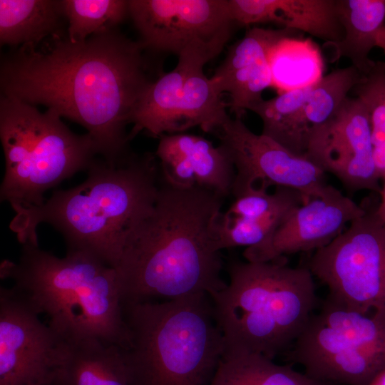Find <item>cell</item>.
<instances>
[{"mask_svg": "<svg viewBox=\"0 0 385 385\" xmlns=\"http://www.w3.org/2000/svg\"><path fill=\"white\" fill-rule=\"evenodd\" d=\"M147 53L117 29L78 42L54 35L1 58V95L45 106L83 126L98 155L115 164L133 154L126 126L157 79Z\"/></svg>", "mask_w": 385, "mask_h": 385, "instance_id": "obj_1", "label": "cell"}, {"mask_svg": "<svg viewBox=\"0 0 385 385\" xmlns=\"http://www.w3.org/2000/svg\"><path fill=\"white\" fill-rule=\"evenodd\" d=\"M224 197L160 175L150 212L131 232L116 271L123 304L222 290L217 223Z\"/></svg>", "mask_w": 385, "mask_h": 385, "instance_id": "obj_2", "label": "cell"}, {"mask_svg": "<svg viewBox=\"0 0 385 385\" xmlns=\"http://www.w3.org/2000/svg\"><path fill=\"white\" fill-rule=\"evenodd\" d=\"M159 175L150 153L115 164L95 159L84 182L16 212L10 228L21 245H38L37 226L48 223L63 236L67 252L88 253L116 269L131 232L154 205Z\"/></svg>", "mask_w": 385, "mask_h": 385, "instance_id": "obj_3", "label": "cell"}, {"mask_svg": "<svg viewBox=\"0 0 385 385\" xmlns=\"http://www.w3.org/2000/svg\"><path fill=\"white\" fill-rule=\"evenodd\" d=\"M0 277L14 287L63 340L94 337L125 349L129 332L117 271L96 257H64L27 242L18 262L4 260Z\"/></svg>", "mask_w": 385, "mask_h": 385, "instance_id": "obj_4", "label": "cell"}, {"mask_svg": "<svg viewBox=\"0 0 385 385\" xmlns=\"http://www.w3.org/2000/svg\"><path fill=\"white\" fill-rule=\"evenodd\" d=\"M229 282L210 296L225 350H245L272 359L285 354L317 306L308 267H290L284 257L269 262L230 260Z\"/></svg>", "mask_w": 385, "mask_h": 385, "instance_id": "obj_5", "label": "cell"}, {"mask_svg": "<svg viewBox=\"0 0 385 385\" xmlns=\"http://www.w3.org/2000/svg\"><path fill=\"white\" fill-rule=\"evenodd\" d=\"M133 385H210L225 344L210 297L123 304Z\"/></svg>", "mask_w": 385, "mask_h": 385, "instance_id": "obj_6", "label": "cell"}, {"mask_svg": "<svg viewBox=\"0 0 385 385\" xmlns=\"http://www.w3.org/2000/svg\"><path fill=\"white\" fill-rule=\"evenodd\" d=\"M0 138L5 156L1 201L19 212L41 205L46 191L88 170L98 154L88 133L71 131L56 111L1 95Z\"/></svg>", "mask_w": 385, "mask_h": 385, "instance_id": "obj_7", "label": "cell"}, {"mask_svg": "<svg viewBox=\"0 0 385 385\" xmlns=\"http://www.w3.org/2000/svg\"><path fill=\"white\" fill-rule=\"evenodd\" d=\"M364 314L327 298L285 353L318 381L371 385L385 372V311Z\"/></svg>", "mask_w": 385, "mask_h": 385, "instance_id": "obj_8", "label": "cell"}, {"mask_svg": "<svg viewBox=\"0 0 385 385\" xmlns=\"http://www.w3.org/2000/svg\"><path fill=\"white\" fill-rule=\"evenodd\" d=\"M307 267L333 303L364 314L385 311V227L374 210L314 252Z\"/></svg>", "mask_w": 385, "mask_h": 385, "instance_id": "obj_9", "label": "cell"}, {"mask_svg": "<svg viewBox=\"0 0 385 385\" xmlns=\"http://www.w3.org/2000/svg\"><path fill=\"white\" fill-rule=\"evenodd\" d=\"M128 8L148 52L204 64L222 52L236 26L227 0H128Z\"/></svg>", "mask_w": 385, "mask_h": 385, "instance_id": "obj_10", "label": "cell"}, {"mask_svg": "<svg viewBox=\"0 0 385 385\" xmlns=\"http://www.w3.org/2000/svg\"><path fill=\"white\" fill-rule=\"evenodd\" d=\"M204 66L195 59L178 58L172 71L158 77L138 102L129 140L143 130L160 138L196 126L215 133L230 117L228 105L212 78L204 73Z\"/></svg>", "mask_w": 385, "mask_h": 385, "instance_id": "obj_11", "label": "cell"}, {"mask_svg": "<svg viewBox=\"0 0 385 385\" xmlns=\"http://www.w3.org/2000/svg\"><path fill=\"white\" fill-rule=\"evenodd\" d=\"M235 168L232 195L235 197L257 187H284L307 200L323 197L334 190L325 173L306 156L289 151L274 140L253 133L242 118H230L215 133Z\"/></svg>", "mask_w": 385, "mask_h": 385, "instance_id": "obj_12", "label": "cell"}, {"mask_svg": "<svg viewBox=\"0 0 385 385\" xmlns=\"http://www.w3.org/2000/svg\"><path fill=\"white\" fill-rule=\"evenodd\" d=\"M305 156L349 190L381 192L369 112L356 97H347L329 120L310 131Z\"/></svg>", "mask_w": 385, "mask_h": 385, "instance_id": "obj_13", "label": "cell"}, {"mask_svg": "<svg viewBox=\"0 0 385 385\" xmlns=\"http://www.w3.org/2000/svg\"><path fill=\"white\" fill-rule=\"evenodd\" d=\"M13 287L0 288V385L52 384L63 339Z\"/></svg>", "mask_w": 385, "mask_h": 385, "instance_id": "obj_14", "label": "cell"}, {"mask_svg": "<svg viewBox=\"0 0 385 385\" xmlns=\"http://www.w3.org/2000/svg\"><path fill=\"white\" fill-rule=\"evenodd\" d=\"M366 210L338 189L311 197L293 210L260 245L243 252L246 261L269 262L298 252L317 251L330 244Z\"/></svg>", "mask_w": 385, "mask_h": 385, "instance_id": "obj_15", "label": "cell"}, {"mask_svg": "<svg viewBox=\"0 0 385 385\" xmlns=\"http://www.w3.org/2000/svg\"><path fill=\"white\" fill-rule=\"evenodd\" d=\"M289 29H265L253 26L231 45L213 76L218 91L227 93L230 112L242 118L255 103L262 100L263 91L272 87L269 54L281 39L299 36Z\"/></svg>", "mask_w": 385, "mask_h": 385, "instance_id": "obj_16", "label": "cell"}, {"mask_svg": "<svg viewBox=\"0 0 385 385\" xmlns=\"http://www.w3.org/2000/svg\"><path fill=\"white\" fill-rule=\"evenodd\" d=\"M236 26L272 23L324 41L344 37L336 0H227Z\"/></svg>", "mask_w": 385, "mask_h": 385, "instance_id": "obj_17", "label": "cell"}, {"mask_svg": "<svg viewBox=\"0 0 385 385\" xmlns=\"http://www.w3.org/2000/svg\"><path fill=\"white\" fill-rule=\"evenodd\" d=\"M53 385H133L123 348L94 337L61 343Z\"/></svg>", "mask_w": 385, "mask_h": 385, "instance_id": "obj_18", "label": "cell"}, {"mask_svg": "<svg viewBox=\"0 0 385 385\" xmlns=\"http://www.w3.org/2000/svg\"><path fill=\"white\" fill-rule=\"evenodd\" d=\"M156 150V157L181 155L190 162L197 185L225 197L232 193L235 168L231 158L220 145L188 133L163 135Z\"/></svg>", "mask_w": 385, "mask_h": 385, "instance_id": "obj_19", "label": "cell"}, {"mask_svg": "<svg viewBox=\"0 0 385 385\" xmlns=\"http://www.w3.org/2000/svg\"><path fill=\"white\" fill-rule=\"evenodd\" d=\"M338 15L344 29V37L331 44L336 58L350 60L362 75L375 64L369 55L376 46L377 34L385 24V0H336Z\"/></svg>", "mask_w": 385, "mask_h": 385, "instance_id": "obj_20", "label": "cell"}, {"mask_svg": "<svg viewBox=\"0 0 385 385\" xmlns=\"http://www.w3.org/2000/svg\"><path fill=\"white\" fill-rule=\"evenodd\" d=\"M64 19L61 0H1V45H38L64 34Z\"/></svg>", "mask_w": 385, "mask_h": 385, "instance_id": "obj_21", "label": "cell"}, {"mask_svg": "<svg viewBox=\"0 0 385 385\" xmlns=\"http://www.w3.org/2000/svg\"><path fill=\"white\" fill-rule=\"evenodd\" d=\"M313 86L262 99L250 108L262 120V135L301 156H305L310 133L304 105Z\"/></svg>", "mask_w": 385, "mask_h": 385, "instance_id": "obj_22", "label": "cell"}, {"mask_svg": "<svg viewBox=\"0 0 385 385\" xmlns=\"http://www.w3.org/2000/svg\"><path fill=\"white\" fill-rule=\"evenodd\" d=\"M210 385H332L258 353L225 350Z\"/></svg>", "mask_w": 385, "mask_h": 385, "instance_id": "obj_23", "label": "cell"}, {"mask_svg": "<svg viewBox=\"0 0 385 385\" xmlns=\"http://www.w3.org/2000/svg\"><path fill=\"white\" fill-rule=\"evenodd\" d=\"M269 62L272 87L279 93L314 85L324 76L321 49L310 38L281 39L271 49Z\"/></svg>", "mask_w": 385, "mask_h": 385, "instance_id": "obj_24", "label": "cell"}, {"mask_svg": "<svg viewBox=\"0 0 385 385\" xmlns=\"http://www.w3.org/2000/svg\"><path fill=\"white\" fill-rule=\"evenodd\" d=\"M71 41L117 29L129 16L128 0H61Z\"/></svg>", "mask_w": 385, "mask_h": 385, "instance_id": "obj_25", "label": "cell"}, {"mask_svg": "<svg viewBox=\"0 0 385 385\" xmlns=\"http://www.w3.org/2000/svg\"><path fill=\"white\" fill-rule=\"evenodd\" d=\"M362 76L354 66H350L332 71L313 86L304 105L305 118L310 131L337 113Z\"/></svg>", "mask_w": 385, "mask_h": 385, "instance_id": "obj_26", "label": "cell"}, {"mask_svg": "<svg viewBox=\"0 0 385 385\" xmlns=\"http://www.w3.org/2000/svg\"><path fill=\"white\" fill-rule=\"evenodd\" d=\"M352 91L369 112L374 160L382 180L385 178V63L376 61Z\"/></svg>", "mask_w": 385, "mask_h": 385, "instance_id": "obj_27", "label": "cell"}, {"mask_svg": "<svg viewBox=\"0 0 385 385\" xmlns=\"http://www.w3.org/2000/svg\"><path fill=\"white\" fill-rule=\"evenodd\" d=\"M299 206L286 207L259 219L234 217L222 212L217 223L218 244L220 250L242 246L247 248L260 245L277 230L293 210Z\"/></svg>", "mask_w": 385, "mask_h": 385, "instance_id": "obj_28", "label": "cell"}, {"mask_svg": "<svg viewBox=\"0 0 385 385\" xmlns=\"http://www.w3.org/2000/svg\"><path fill=\"white\" fill-rule=\"evenodd\" d=\"M382 180L383 185L381 186V192L380 193L381 202L374 211L378 218L385 227V178Z\"/></svg>", "mask_w": 385, "mask_h": 385, "instance_id": "obj_29", "label": "cell"}, {"mask_svg": "<svg viewBox=\"0 0 385 385\" xmlns=\"http://www.w3.org/2000/svg\"><path fill=\"white\" fill-rule=\"evenodd\" d=\"M376 46L381 48L385 53V24L381 27L377 34Z\"/></svg>", "mask_w": 385, "mask_h": 385, "instance_id": "obj_30", "label": "cell"}, {"mask_svg": "<svg viewBox=\"0 0 385 385\" xmlns=\"http://www.w3.org/2000/svg\"><path fill=\"white\" fill-rule=\"evenodd\" d=\"M371 385H385V372L379 375Z\"/></svg>", "mask_w": 385, "mask_h": 385, "instance_id": "obj_31", "label": "cell"}, {"mask_svg": "<svg viewBox=\"0 0 385 385\" xmlns=\"http://www.w3.org/2000/svg\"><path fill=\"white\" fill-rule=\"evenodd\" d=\"M41 385H53L52 384H41Z\"/></svg>", "mask_w": 385, "mask_h": 385, "instance_id": "obj_32", "label": "cell"}]
</instances>
